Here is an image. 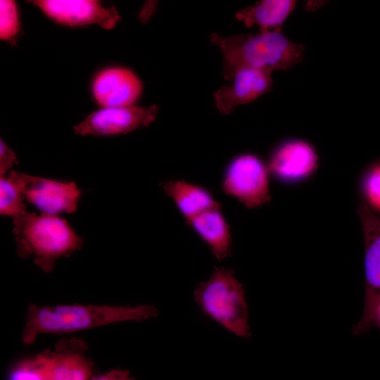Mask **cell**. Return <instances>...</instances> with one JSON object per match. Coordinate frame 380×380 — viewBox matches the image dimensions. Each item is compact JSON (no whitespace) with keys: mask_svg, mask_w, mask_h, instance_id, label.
<instances>
[{"mask_svg":"<svg viewBox=\"0 0 380 380\" xmlns=\"http://www.w3.org/2000/svg\"><path fill=\"white\" fill-rule=\"evenodd\" d=\"M158 315V309L150 304H30L25 312L21 341L29 346L42 334H65L116 323L141 322Z\"/></svg>","mask_w":380,"mask_h":380,"instance_id":"1","label":"cell"},{"mask_svg":"<svg viewBox=\"0 0 380 380\" xmlns=\"http://www.w3.org/2000/svg\"><path fill=\"white\" fill-rule=\"evenodd\" d=\"M210 38L222 53V73L228 80H232L234 73L241 68L270 72L287 70L303 58L304 46L291 42L281 32H260L227 37L212 34Z\"/></svg>","mask_w":380,"mask_h":380,"instance_id":"2","label":"cell"},{"mask_svg":"<svg viewBox=\"0 0 380 380\" xmlns=\"http://www.w3.org/2000/svg\"><path fill=\"white\" fill-rule=\"evenodd\" d=\"M16 252L31 258L44 273L53 271L56 261L82 249L84 239L68 222L56 215L26 213L13 218Z\"/></svg>","mask_w":380,"mask_h":380,"instance_id":"3","label":"cell"},{"mask_svg":"<svg viewBox=\"0 0 380 380\" xmlns=\"http://www.w3.org/2000/svg\"><path fill=\"white\" fill-rule=\"evenodd\" d=\"M194 299L204 315L227 331L251 336L245 291L233 270L215 267L207 281L197 284Z\"/></svg>","mask_w":380,"mask_h":380,"instance_id":"4","label":"cell"},{"mask_svg":"<svg viewBox=\"0 0 380 380\" xmlns=\"http://www.w3.org/2000/svg\"><path fill=\"white\" fill-rule=\"evenodd\" d=\"M269 169L252 153L234 158L227 166L221 187L248 208L260 207L270 201Z\"/></svg>","mask_w":380,"mask_h":380,"instance_id":"5","label":"cell"},{"mask_svg":"<svg viewBox=\"0 0 380 380\" xmlns=\"http://www.w3.org/2000/svg\"><path fill=\"white\" fill-rule=\"evenodd\" d=\"M365 239V298L362 316L353 327L360 334L372 327L374 310L380 300V217L365 203L357 208Z\"/></svg>","mask_w":380,"mask_h":380,"instance_id":"6","label":"cell"},{"mask_svg":"<svg viewBox=\"0 0 380 380\" xmlns=\"http://www.w3.org/2000/svg\"><path fill=\"white\" fill-rule=\"evenodd\" d=\"M8 174L18 184L25 199L42 213L58 215L77 210L82 191L75 182L46 179L13 170Z\"/></svg>","mask_w":380,"mask_h":380,"instance_id":"7","label":"cell"},{"mask_svg":"<svg viewBox=\"0 0 380 380\" xmlns=\"http://www.w3.org/2000/svg\"><path fill=\"white\" fill-rule=\"evenodd\" d=\"M158 113L156 105L103 108L89 114L73 128L76 134L82 136L127 134L139 127H148L155 121Z\"/></svg>","mask_w":380,"mask_h":380,"instance_id":"8","label":"cell"},{"mask_svg":"<svg viewBox=\"0 0 380 380\" xmlns=\"http://www.w3.org/2000/svg\"><path fill=\"white\" fill-rule=\"evenodd\" d=\"M30 2L49 18L68 26L95 24L110 30L121 20L115 7H104L95 0H34Z\"/></svg>","mask_w":380,"mask_h":380,"instance_id":"9","label":"cell"},{"mask_svg":"<svg viewBox=\"0 0 380 380\" xmlns=\"http://www.w3.org/2000/svg\"><path fill=\"white\" fill-rule=\"evenodd\" d=\"M95 100L103 108L132 106L142 94L143 84L129 69L110 68L98 73L92 84Z\"/></svg>","mask_w":380,"mask_h":380,"instance_id":"10","label":"cell"},{"mask_svg":"<svg viewBox=\"0 0 380 380\" xmlns=\"http://www.w3.org/2000/svg\"><path fill=\"white\" fill-rule=\"evenodd\" d=\"M317 154L314 147L300 139H289L273 151L270 158L269 171L285 182L302 180L317 167Z\"/></svg>","mask_w":380,"mask_h":380,"instance_id":"11","label":"cell"},{"mask_svg":"<svg viewBox=\"0 0 380 380\" xmlns=\"http://www.w3.org/2000/svg\"><path fill=\"white\" fill-rule=\"evenodd\" d=\"M230 86H222L215 93L217 110L229 114L239 106L248 103L270 91L273 85L271 72L241 68L234 75Z\"/></svg>","mask_w":380,"mask_h":380,"instance_id":"12","label":"cell"},{"mask_svg":"<svg viewBox=\"0 0 380 380\" xmlns=\"http://www.w3.org/2000/svg\"><path fill=\"white\" fill-rule=\"evenodd\" d=\"M88 351L87 343L80 338L60 339L52 349L50 380H91L94 365Z\"/></svg>","mask_w":380,"mask_h":380,"instance_id":"13","label":"cell"},{"mask_svg":"<svg viewBox=\"0 0 380 380\" xmlns=\"http://www.w3.org/2000/svg\"><path fill=\"white\" fill-rule=\"evenodd\" d=\"M166 195L175 202L186 223L200 214L221 204L207 189L185 180H170L162 184Z\"/></svg>","mask_w":380,"mask_h":380,"instance_id":"14","label":"cell"},{"mask_svg":"<svg viewBox=\"0 0 380 380\" xmlns=\"http://www.w3.org/2000/svg\"><path fill=\"white\" fill-rule=\"evenodd\" d=\"M218 260L230 256L232 235L220 208L207 210L187 222Z\"/></svg>","mask_w":380,"mask_h":380,"instance_id":"15","label":"cell"},{"mask_svg":"<svg viewBox=\"0 0 380 380\" xmlns=\"http://www.w3.org/2000/svg\"><path fill=\"white\" fill-rule=\"evenodd\" d=\"M296 5L293 0H263L239 10L235 16L246 27L258 26L261 32H281Z\"/></svg>","mask_w":380,"mask_h":380,"instance_id":"16","label":"cell"},{"mask_svg":"<svg viewBox=\"0 0 380 380\" xmlns=\"http://www.w3.org/2000/svg\"><path fill=\"white\" fill-rule=\"evenodd\" d=\"M53 362L51 349L17 362L10 369L7 380H50Z\"/></svg>","mask_w":380,"mask_h":380,"instance_id":"17","label":"cell"},{"mask_svg":"<svg viewBox=\"0 0 380 380\" xmlns=\"http://www.w3.org/2000/svg\"><path fill=\"white\" fill-rule=\"evenodd\" d=\"M23 194L14 179L8 174L0 178V214L13 218L27 211Z\"/></svg>","mask_w":380,"mask_h":380,"instance_id":"18","label":"cell"},{"mask_svg":"<svg viewBox=\"0 0 380 380\" xmlns=\"http://www.w3.org/2000/svg\"><path fill=\"white\" fill-rule=\"evenodd\" d=\"M20 30L18 7L14 1H0V38L15 42Z\"/></svg>","mask_w":380,"mask_h":380,"instance_id":"19","label":"cell"},{"mask_svg":"<svg viewBox=\"0 0 380 380\" xmlns=\"http://www.w3.org/2000/svg\"><path fill=\"white\" fill-rule=\"evenodd\" d=\"M362 189L367 204L380 212V163L367 171L362 182Z\"/></svg>","mask_w":380,"mask_h":380,"instance_id":"20","label":"cell"},{"mask_svg":"<svg viewBox=\"0 0 380 380\" xmlns=\"http://www.w3.org/2000/svg\"><path fill=\"white\" fill-rule=\"evenodd\" d=\"M18 163V160L14 151L9 148L5 142L0 140V175H6L8 171L15 164Z\"/></svg>","mask_w":380,"mask_h":380,"instance_id":"21","label":"cell"},{"mask_svg":"<svg viewBox=\"0 0 380 380\" xmlns=\"http://www.w3.org/2000/svg\"><path fill=\"white\" fill-rule=\"evenodd\" d=\"M91 380H135L127 369H113L102 374L94 376Z\"/></svg>","mask_w":380,"mask_h":380,"instance_id":"22","label":"cell"},{"mask_svg":"<svg viewBox=\"0 0 380 380\" xmlns=\"http://www.w3.org/2000/svg\"><path fill=\"white\" fill-rule=\"evenodd\" d=\"M380 327V300L377 303L372 318V327Z\"/></svg>","mask_w":380,"mask_h":380,"instance_id":"23","label":"cell"}]
</instances>
